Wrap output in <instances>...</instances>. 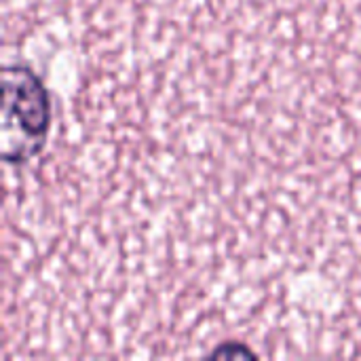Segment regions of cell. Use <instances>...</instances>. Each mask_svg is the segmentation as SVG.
<instances>
[{"label": "cell", "instance_id": "2", "mask_svg": "<svg viewBox=\"0 0 361 361\" xmlns=\"http://www.w3.org/2000/svg\"><path fill=\"white\" fill-rule=\"evenodd\" d=\"M209 357H212V360H239V357H243V360H254L256 353H254L252 349H247L243 343H224V345L216 347V349L212 351Z\"/></svg>", "mask_w": 361, "mask_h": 361}, {"label": "cell", "instance_id": "1", "mask_svg": "<svg viewBox=\"0 0 361 361\" xmlns=\"http://www.w3.org/2000/svg\"><path fill=\"white\" fill-rule=\"evenodd\" d=\"M51 99L42 80L25 66H8L2 72V159L21 165L34 159L49 135Z\"/></svg>", "mask_w": 361, "mask_h": 361}]
</instances>
